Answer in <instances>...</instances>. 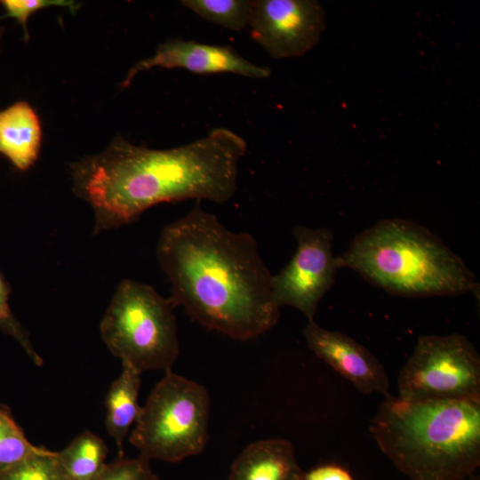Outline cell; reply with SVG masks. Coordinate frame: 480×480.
I'll return each instance as SVG.
<instances>
[{
  "label": "cell",
  "mask_w": 480,
  "mask_h": 480,
  "mask_svg": "<svg viewBox=\"0 0 480 480\" xmlns=\"http://www.w3.org/2000/svg\"><path fill=\"white\" fill-rule=\"evenodd\" d=\"M174 306L233 340L258 338L279 320L272 274L256 240L234 232L196 204L162 229L156 248Z\"/></svg>",
  "instance_id": "1"
},
{
  "label": "cell",
  "mask_w": 480,
  "mask_h": 480,
  "mask_svg": "<svg viewBox=\"0 0 480 480\" xmlns=\"http://www.w3.org/2000/svg\"><path fill=\"white\" fill-rule=\"evenodd\" d=\"M246 149V141L227 128L169 149L117 137L102 153L70 164L73 189L92 208L98 234L130 224L162 203H227L237 189Z\"/></svg>",
  "instance_id": "2"
},
{
  "label": "cell",
  "mask_w": 480,
  "mask_h": 480,
  "mask_svg": "<svg viewBox=\"0 0 480 480\" xmlns=\"http://www.w3.org/2000/svg\"><path fill=\"white\" fill-rule=\"evenodd\" d=\"M370 431L410 480H462L480 465V400L412 402L388 395Z\"/></svg>",
  "instance_id": "3"
},
{
  "label": "cell",
  "mask_w": 480,
  "mask_h": 480,
  "mask_svg": "<svg viewBox=\"0 0 480 480\" xmlns=\"http://www.w3.org/2000/svg\"><path fill=\"white\" fill-rule=\"evenodd\" d=\"M336 263L393 295L458 296L478 288L474 274L439 237L403 219L382 220L364 230Z\"/></svg>",
  "instance_id": "4"
},
{
  "label": "cell",
  "mask_w": 480,
  "mask_h": 480,
  "mask_svg": "<svg viewBox=\"0 0 480 480\" xmlns=\"http://www.w3.org/2000/svg\"><path fill=\"white\" fill-rule=\"evenodd\" d=\"M174 307L152 286L124 279L101 319L102 340L140 372L170 370L180 353Z\"/></svg>",
  "instance_id": "5"
},
{
  "label": "cell",
  "mask_w": 480,
  "mask_h": 480,
  "mask_svg": "<svg viewBox=\"0 0 480 480\" xmlns=\"http://www.w3.org/2000/svg\"><path fill=\"white\" fill-rule=\"evenodd\" d=\"M209 414L206 388L167 370L141 406L129 442L148 460L181 461L205 448Z\"/></svg>",
  "instance_id": "6"
},
{
  "label": "cell",
  "mask_w": 480,
  "mask_h": 480,
  "mask_svg": "<svg viewBox=\"0 0 480 480\" xmlns=\"http://www.w3.org/2000/svg\"><path fill=\"white\" fill-rule=\"evenodd\" d=\"M397 388L406 401L480 400V356L462 334L420 336Z\"/></svg>",
  "instance_id": "7"
},
{
  "label": "cell",
  "mask_w": 480,
  "mask_h": 480,
  "mask_svg": "<svg viewBox=\"0 0 480 480\" xmlns=\"http://www.w3.org/2000/svg\"><path fill=\"white\" fill-rule=\"evenodd\" d=\"M297 249L286 266L272 275L275 303L290 306L314 321L317 306L335 283L338 269L332 253V233L326 228L298 226L293 229Z\"/></svg>",
  "instance_id": "8"
},
{
  "label": "cell",
  "mask_w": 480,
  "mask_h": 480,
  "mask_svg": "<svg viewBox=\"0 0 480 480\" xmlns=\"http://www.w3.org/2000/svg\"><path fill=\"white\" fill-rule=\"evenodd\" d=\"M248 27L271 58L300 57L318 43L324 12L314 0H252Z\"/></svg>",
  "instance_id": "9"
},
{
  "label": "cell",
  "mask_w": 480,
  "mask_h": 480,
  "mask_svg": "<svg viewBox=\"0 0 480 480\" xmlns=\"http://www.w3.org/2000/svg\"><path fill=\"white\" fill-rule=\"evenodd\" d=\"M156 67L184 68L197 74L233 73L258 79L270 76L269 68L252 63L228 45L172 38L160 44L152 57L131 68L121 86L127 87L140 72Z\"/></svg>",
  "instance_id": "10"
},
{
  "label": "cell",
  "mask_w": 480,
  "mask_h": 480,
  "mask_svg": "<svg viewBox=\"0 0 480 480\" xmlns=\"http://www.w3.org/2000/svg\"><path fill=\"white\" fill-rule=\"evenodd\" d=\"M303 336L313 353L364 394L388 396L389 381L377 357L349 336L309 321Z\"/></svg>",
  "instance_id": "11"
},
{
  "label": "cell",
  "mask_w": 480,
  "mask_h": 480,
  "mask_svg": "<svg viewBox=\"0 0 480 480\" xmlns=\"http://www.w3.org/2000/svg\"><path fill=\"white\" fill-rule=\"evenodd\" d=\"M293 445L282 438L247 445L232 464L228 480H304Z\"/></svg>",
  "instance_id": "12"
},
{
  "label": "cell",
  "mask_w": 480,
  "mask_h": 480,
  "mask_svg": "<svg viewBox=\"0 0 480 480\" xmlns=\"http://www.w3.org/2000/svg\"><path fill=\"white\" fill-rule=\"evenodd\" d=\"M42 139L40 120L26 101L0 110V153L19 170L29 169L37 160Z\"/></svg>",
  "instance_id": "13"
},
{
  "label": "cell",
  "mask_w": 480,
  "mask_h": 480,
  "mask_svg": "<svg viewBox=\"0 0 480 480\" xmlns=\"http://www.w3.org/2000/svg\"><path fill=\"white\" fill-rule=\"evenodd\" d=\"M122 365L120 375L111 383L105 398L106 428L117 446L119 458H123L124 440L141 409L139 404L141 372L128 364Z\"/></svg>",
  "instance_id": "14"
},
{
  "label": "cell",
  "mask_w": 480,
  "mask_h": 480,
  "mask_svg": "<svg viewBox=\"0 0 480 480\" xmlns=\"http://www.w3.org/2000/svg\"><path fill=\"white\" fill-rule=\"evenodd\" d=\"M107 455L106 443L91 431L81 433L57 452L65 480H93L106 466Z\"/></svg>",
  "instance_id": "15"
},
{
  "label": "cell",
  "mask_w": 480,
  "mask_h": 480,
  "mask_svg": "<svg viewBox=\"0 0 480 480\" xmlns=\"http://www.w3.org/2000/svg\"><path fill=\"white\" fill-rule=\"evenodd\" d=\"M181 4L202 19L233 31L248 27L252 0H183Z\"/></svg>",
  "instance_id": "16"
},
{
  "label": "cell",
  "mask_w": 480,
  "mask_h": 480,
  "mask_svg": "<svg viewBox=\"0 0 480 480\" xmlns=\"http://www.w3.org/2000/svg\"><path fill=\"white\" fill-rule=\"evenodd\" d=\"M43 447L32 444L11 413L0 408V472L4 471Z\"/></svg>",
  "instance_id": "17"
},
{
  "label": "cell",
  "mask_w": 480,
  "mask_h": 480,
  "mask_svg": "<svg viewBox=\"0 0 480 480\" xmlns=\"http://www.w3.org/2000/svg\"><path fill=\"white\" fill-rule=\"evenodd\" d=\"M0 480H65L57 452L43 448L13 467L0 472Z\"/></svg>",
  "instance_id": "18"
},
{
  "label": "cell",
  "mask_w": 480,
  "mask_h": 480,
  "mask_svg": "<svg viewBox=\"0 0 480 480\" xmlns=\"http://www.w3.org/2000/svg\"><path fill=\"white\" fill-rule=\"evenodd\" d=\"M10 293L11 287L0 272V329L13 337L24 348L32 361L36 364L41 365L43 363L42 358L35 351L28 334L12 313L8 302Z\"/></svg>",
  "instance_id": "19"
},
{
  "label": "cell",
  "mask_w": 480,
  "mask_h": 480,
  "mask_svg": "<svg viewBox=\"0 0 480 480\" xmlns=\"http://www.w3.org/2000/svg\"><path fill=\"white\" fill-rule=\"evenodd\" d=\"M149 461L140 455L134 459L119 458L107 463L93 480H160Z\"/></svg>",
  "instance_id": "20"
},
{
  "label": "cell",
  "mask_w": 480,
  "mask_h": 480,
  "mask_svg": "<svg viewBox=\"0 0 480 480\" xmlns=\"http://www.w3.org/2000/svg\"><path fill=\"white\" fill-rule=\"evenodd\" d=\"M0 4L5 10L0 19H15L23 28L26 41L28 39V20L34 12L50 6L68 7L75 12L79 6L75 1L69 0H1Z\"/></svg>",
  "instance_id": "21"
},
{
  "label": "cell",
  "mask_w": 480,
  "mask_h": 480,
  "mask_svg": "<svg viewBox=\"0 0 480 480\" xmlns=\"http://www.w3.org/2000/svg\"><path fill=\"white\" fill-rule=\"evenodd\" d=\"M304 480H355L348 470L336 464H324L304 473Z\"/></svg>",
  "instance_id": "22"
},
{
  "label": "cell",
  "mask_w": 480,
  "mask_h": 480,
  "mask_svg": "<svg viewBox=\"0 0 480 480\" xmlns=\"http://www.w3.org/2000/svg\"><path fill=\"white\" fill-rule=\"evenodd\" d=\"M462 480H480L479 475H476V473L463 478Z\"/></svg>",
  "instance_id": "23"
}]
</instances>
